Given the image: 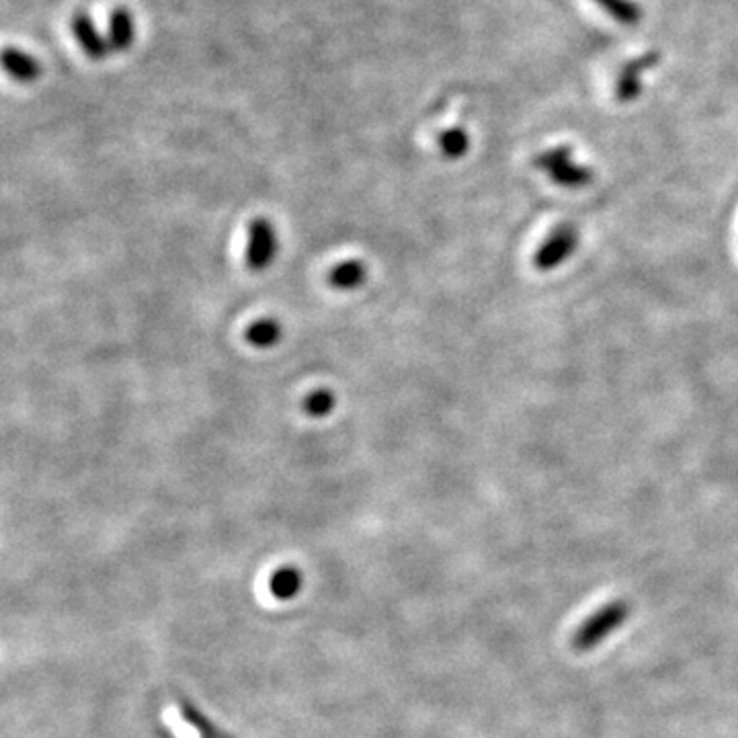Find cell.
Masks as SVG:
<instances>
[{"mask_svg": "<svg viewBox=\"0 0 738 738\" xmlns=\"http://www.w3.org/2000/svg\"><path fill=\"white\" fill-rule=\"evenodd\" d=\"M632 615V605L624 599H615L599 607L593 615L574 630L570 646L574 652L585 654L599 648L611 634L618 632Z\"/></svg>", "mask_w": 738, "mask_h": 738, "instance_id": "cell-1", "label": "cell"}, {"mask_svg": "<svg viewBox=\"0 0 738 738\" xmlns=\"http://www.w3.org/2000/svg\"><path fill=\"white\" fill-rule=\"evenodd\" d=\"M538 169H542L556 185L568 189H581L591 183L593 173L574 158L568 146H556L536 158Z\"/></svg>", "mask_w": 738, "mask_h": 738, "instance_id": "cell-2", "label": "cell"}, {"mask_svg": "<svg viewBox=\"0 0 738 738\" xmlns=\"http://www.w3.org/2000/svg\"><path fill=\"white\" fill-rule=\"evenodd\" d=\"M659 62H661L659 52H646V54L626 62L624 68L618 74V82H615V97H618V101L620 103H634L644 91L646 72H650Z\"/></svg>", "mask_w": 738, "mask_h": 738, "instance_id": "cell-3", "label": "cell"}, {"mask_svg": "<svg viewBox=\"0 0 738 738\" xmlns=\"http://www.w3.org/2000/svg\"><path fill=\"white\" fill-rule=\"evenodd\" d=\"M277 253V234L269 220H255L249 230V246H246V263L251 269L263 271L271 265Z\"/></svg>", "mask_w": 738, "mask_h": 738, "instance_id": "cell-4", "label": "cell"}, {"mask_svg": "<svg viewBox=\"0 0 738 738\" xmlns=\"http://www.w3.org/2000/svg\"><path fill=\"white\" fill-rule=\"evenodd\" d=\"M574 246H577V232L570 226H562L542 244V249L536 255V267L542 271H550L558 267L566 257L572 255Z\"/></svg>", "mask_w": 738, "mask_h": 738, "instance_id": "cell-5", "label": "cell"}, {"mask_svg": "<svg viewBox=\"0 0 738 738\" xmlns=\"http://www.w3.org/2000/svg\"><path fill=\"white\" fill-rule=\"evenodd\" d=\"M72 33H74V39L78 41L80 50L85 52L91 60H105L107 54L111 52L107 37L99 33V29L95 27L93 19L87 13H80V11L74 13Z\"/></svg>", "mask_w": 738, "mask_h": 738, "instance_id": "cell-6", "label": "cell"}, {"mask_svg": "<svg viewBox=\"0 0 738 738\" xmlns=\"http://www.w3.org/2000/svg\"><path fill=\"white\" fill-rule=\"evenodd\" d=\"M107 41L111 52H126L136 41V21L128 9H115L109 17V33Z\"/></svg>", "mask_w": 738, "mask_h": 738, "instance_id": "cell-7", "label": "cell"}, {"mask_svg": "<svg viewBox=\"0 0 738 738\" xmlns=\"http://www.w3.org/2000/svg\"><path fill=\"white\" fill-rule=\"evenodd\" d=\"M3 66L9 76H13L17 82H35L41 74H44V66L41 62L17 48H5L3 52Z\"/></svg>", "mask_w": 738, "mask_h": 738, "instance_id": "cell-8", "label": "cell"}, {"mask_svg": "<svg viewBox=\"0 0 738 738\" xmlns=\"http://www.w3.org/2000/svg\"><path fill=\"white\" fill-rule=\"evenodd\" d=\"M593 3L605 15H609L615 23L626 25V27L638 25L642 21V17H644V11L636 3V0H593Z\"/></svg>", "mask_w": 738, "mask_h": 738, "instance_id": "cell-9", "label": "cell"}, {"mask_svg": "<svg viewBox=\"0 0 738 738\" xmlns=\"http://www.w3.org/2000/svg\"><path fill=\"white\" fill-rule=\"evenodd\" d=\"M365 277H367V269L361 261H343L331 271V275H328V279H331V283L337 287V290H343V292L357 290V287L365 283Z\"/></svg>", "mask_w": 738, "mask_h": 738, "instance_id": "cell-10", "label": "cell"}, {"mask_svg": "<svg viewBox=\"0 0 738 738\" xmlns=\"http://www.w3.org/2000/svg\"><path fill=\"white\" fill-rule=\"evenodd\" d=\"M300 587H302V574L294 566H283V568L275 570L271 581H269L271 595L277 597V599H283V601L296 597Z\"/></svg>", "mask_w": 738, "mask_h": 738, "instance_id": "cell-11", "label": "cell"}, {"mask_svg": "<svg viewBox=\"0 0 738 738\" xmlns=\"http://www.w3.org/2000/svg\"><path fill=\"white\" fill-rule=\"evenodd\" d=\"M281 339V324L273 318H261L246 331V341L257 349H269Z\"/></svg>", "mask_w": 738, "mask_h": 738, "instance_id": "cell-12", "label": "cell"}, {"mask_svg": "<svg viewBox=\"0 0 738 738\" xmlns=\"http://www.w3.org/2000/svg\"><path fill=\"white\" fill-rule=\"evenodd\" d=\"M470 148V136L464 128H449L439 136V150L445 158H462Z\"/></svg>", "mask_w": 738, "mask_h": 738, "instance_id": "cell-13", "label": "cell"}, {"mask_svg": "<svg viewBox=\"0 0 738 738\" xmlns=\"http://www.w3.org/2000/svg\"><path fill=\"white\" fill-rule=\"evenodd\" d=\"M335 404H337V396L333 394V390L320 388V390H314V392H310L306 396L304 410H306L308 417L322 419V417H328V415L333 413Z\"/></svg>", "mask_w": 738, "mask_h": 738, "instance_id": "cell-14", "label": "cell"}, {"mask_svg": "<svg viewBox=\"0 0 738 738\" xmlns=\"http://www.w3.org/2000/svg\"><path fill=\"white\" fill-rule=\"evenodd\" d=\"M179 712L183 714V718L203 736V738H228L226 734H222V730H218L208 718H205L195 706H191L189 702H179Z\"/></svg>", "mask_w": 738, "mask_h": 738, "instance_id": "cell-15", "label": "cell"}]
</instances>
